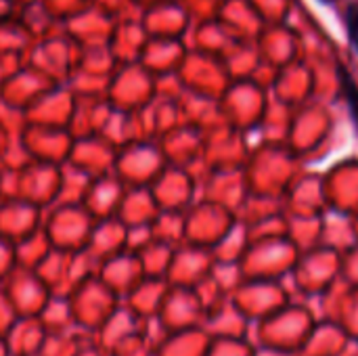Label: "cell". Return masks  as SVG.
Listing matches in <instances>:
<instances>
[{
  "label": "cell",
  "instance_id": "6da1fadb",
  "mask_svg": "<svg viewBox=\"0 0 358 356\" xmlns=\"http://www.w3.org/2000/svg\"><path fill=\"white\" fill-rule=\"evenodd\" d=\"M338 76H340V82H342V88H344V97L348 101V107H350V113H352V120L358 128V88L352 80V76L348 73L346 67H338Z\"/></svg>",
  "mask_w": 358,
  "mask_h": 356
},
{
  "label": "cell",
  "instance_id": "7a4b0ae2",
  "mask_svg": "<svg viewBox=\"0 0 358 356\" xmlns=\"http://www.w3.org/2000/svg\"><path fill=\"white\" fill-rule=\"evenodd\" d=\"M346 25H348V36L355 44V48L358 50V6L352 4L346 13Z\"/></svg>",
  "mask_w": 358,
  "mask_h": 356
}]
</instances>
